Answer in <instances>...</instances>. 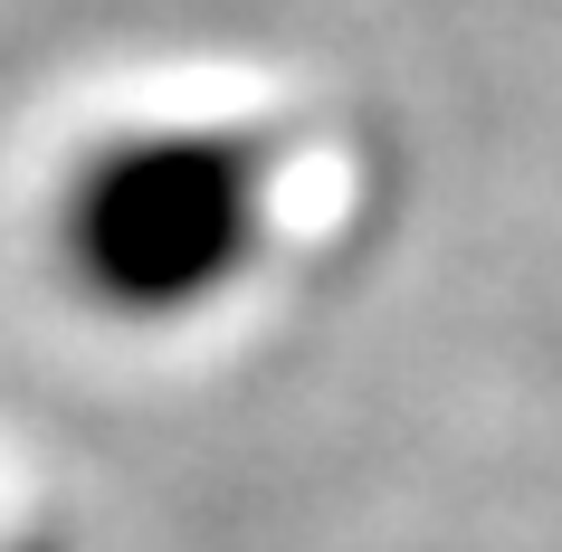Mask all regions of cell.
<instances>
[{"mask_svg":"<svg viewBox=\"0 0 562 552\" xmlns=\"http://www.w3.org/2000/svg\"><path fill=\"white\" fill-rule=\"evenodd\" d=\"M277 181L286 153L267 134H162L95 162L77 201L87 277L144 305H201L248 248H267Z\"/></svg>","mask_w":562,"mask_h":552,"instance_id":"1","label":"cell"},{"mask_svg":"<svg viewBox=\"0 0 562 552\" xmlns=\"http://www.w3.org/2000/svg\"><path fill=\"white\" fill-rule=\"evenodd\" d=\"M0 552H38V543H20V533H10V543H0Z\"/></svg>","mask_w":562,"mask_h":552,"instance_id":"2","label":"cell"}]
</instances>
